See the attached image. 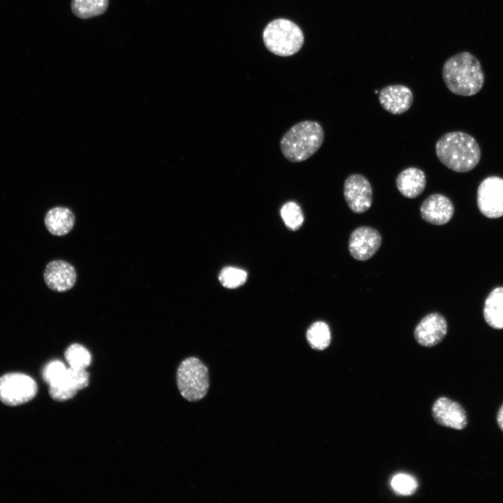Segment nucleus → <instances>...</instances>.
<instances>
[{
  "mask_svg": "<svg viewBox=\"0 0 503 503\" xmlns=\"http://www.w3.org/2000/svg\"><path fill=\"white\" fill-rule=\"evenodd\" d=\"M442 78L451 92L464 96L478 93L484 82V74L479 61L468 52H462L449 58L442 68Z\"/></svg>",
  "mask_w": 503,
  "mask_h": 503,
  "instance_id": "1",
  "label": "nucleus"
},
{
  "mask_svg": "<svg viewBox=\"0 0 503 503\" xmlns=\"http://www.w3.org/2000/svg\"><path fill=\"white\" fill-rule=\"evenodd\" d=\"M435 152L442 164L458 173L472 170L481 159L477 141L462 131L449 132L440 137L436 143Z\"/></svg>",
  "mask_w": 503,
  "mask_h": 503,
  "instance_id": "2",
  "label": "nucleus"
},
{
  "mask_svg": "<svg viewBox=\"0 0 503 503\" xmlns=\"http://www.w3.org/2000/svg\"><path fill=\"white\" fill-rule=\"evenodd\" d=\"M324 140L321 125L305 120L291 126L282 136L280 148L289 161L298 163L311 157L321 147Z\"/></svg>",
  "mask_w": 503,
  "mask_h": 503,
  "instance_id": "3",
  "label": "nucleus"
},
{
  "mask_svg": "<svg viewBox=\"0 0 503 503\" xmlns=\"http://www.w3.org/2000/svg\"><path fill=\"white\" fill-rule=\"evenodd\" d=\"M263 41L272 53L289 57L300 50L304 43V35L295 22L285 18H277L265 26Z\"/></svg>",
  "mask_w": 503,
  "mask_h": 503,
  "instance_id": "4",
  "label": "nucleus"
},
{
  "mask_svg": "<svg viewBox=\"0 0 503 503\" xmlns=\"http://www.w3.org/2000/svg\"><path fill=\"white\" fill-rule=\"evenodd\" d=\"M176 379L180 394L188 401H198L203 399L208 391V370L197 358L189 357L184 359L177 368Z\"/></svg>",
  "mask_w": 503,
  "mask_h": 503,
  "instance_id": "5",
  "label": "nucleus"
},
{
  "mask_svg": "<svg viewBox=\"0 0 503 503\" xmlns=\"http://www.w3.org/2000/svg\"><path fill=\"white\" fill-rule=\"evenodd\" d=\"M38 386L33 378L22 373H8L0 378V400L8 406H18L31 400Z\"/></svg>",
  "mask_w": 503,
  "mask_h": 503,
  "instance_id": "6",
  "label": "nucleus"
},
{
  "mask_svg": "<svg viewBox=\"0 0 503 503\" xmlns=\"http://www.w3.org/2000/svg\"><path fill=\"white\" fill-rule=\"evenodd\" d=\"M477 205L488 218L503 216V178L490 176L484 179L477 189Z\"/></svg>",
  "mask_w": 503,
  "mask_h": 503,
  "instance_id": "7",
  "label": "nucleus"
},
{
  "mask_svg": "<svg viewBox=\"0 0 503 503\" xmlns=\"http://www.w3.org/2000/svg\"><path fill=\"white\" fill-rule=\"evenodd\" d=\"M344 197L353 212H365L372 203L371 184L363 175L358 173L351 174L344 181Z\"/></svg>",
  "mask_w": 503,
  "mask_h": 503,
  "instance_id": "8",
  "label": "nucleus"
},
{
  "mask_svg": "<svg viewBox=\"0 0 503 503\" xmlns=\"http://www.w3.org/2000/svg\"><path fill=\"white\" fill-rule=\"evenodd\" d=\"M381 245L379 232L370 226H363L352 231L349 239V251L358 261H367L372 258Z\"/></svg>",
  "mask_w": 503,
  "mask_h": 503,
  "instance_id": "9",
  "label": "nucleus"
},
{
  "mask_svg": "<svg viewBox=\"0 0 503 503\" xmlns=\"http://www.w3.org/2000/svg\"><path fill=\"white\" fill-rule=\"evenodd\" d=\"M447 322L445 318L437 312L425 315L416 326L414 336L421 346L432 347L437 345L447 333Z\"/></svg>",
  "mask_w": 503,
  "mask_h": 503,
  "instance_id": "10",
  "label": "nucleus"
},
{
  "mask_svg": "<svg viewBox=\"0 0 503 503\" xmlns=\"http://www.w3.org/2000/svg\"><path fill=\"white\" fill-rule=\"evenodd\" d=\"M89 374L85 369L67 368L57 383L49 386V393L57 401H65L74 397L77 392L87 386Z\"/></svg>",
  "mask_w": 503,
  "mask_h": 503,
  "instance_id": "11",
  "label": "nucleus"
},
{
  "mask_svg": "<svg viewBox=\"0 0 503 503\" xmlns=\"http://www.w3.org/2000/svg\"><path fill=\"white\" fill-rule=\"evenodd\" d=\"M435 421L440 425L462 430L467 424L465 411L462 406L447 398H438L432 407Z\"/></svg>",
  "mask_w": 503,
  "mask_h": 503,
  "instance_id": "12",
  "label": "nucleus"
},
{
  "mask_svg": "<svg viewBox=\"0 0 503 503\" xmlns=\"http://www.w3.org/2000/svg\"><path fill=\"white\" fill-rule=\"evenodd\" d=\"M454 207L451 201L441 194H433L421 203L420 213L426 222L441 226L447 224L452 218Z\"/></svg>",
  "mask_w": 503,
  "mask_h": 503,
  "instance_id": "13",
  "label": "nucleus"
},
{
  "mask_svg": "<svg viewBox=\"0 0 503 503\" xmlns=\"http://www.w3.org/2000/svg\"><path fill=\"white\" fill-rule=\"evenodd\" d=\"M414 96L411 89L402 85H387L379 92L383 108L393 115H401L411 106Z\"/></svg>",
  "mask_w": 503,
  "mask_h": 503,
  "instance_id": "14",
  "label": "nucleus"
},
{
  "mask_svg": "<svg viewBox=\"0 0 503 503\" xmlns=\"http://www.w3.org/2000/svg\"><path fill=\"white\" fill-rule=\"evenodd\" d=\"M43 277L46 285L50 289L64 292L74 286L77 275L75 268L70 263L55 260L46 265Z\"/></svg>",
  "mask_w": 503,
  "mask_h": 503,
  "instance_id": "15",
  "label": "nucleus"
},
{
  "mask_svg": "<svg viewBox=\"0 0 503 503\" xmlns=\"http://www.w3.org/2000/svg\"><path fill=\"white\" fill-rule=\"evenodd\" d=\"M396 187L406 198H415L424 191L426 184L425 173L416 167L402 170L395 180Z\"/></svg>",
  "mask_w": 503,
  "mask_h": 503,
  "instance_id": "16",
  "label": "nucleus"
},
{
  "mask_svg": "<svg viewBox=\"0 0 503 503\" xmlns=\"http://www.w3.org/2000/svg\"><path fill=\"white\" fill-rule=\"evenodd\" d=\"M44 221L50 233L61 236L67 234L73 228L75 216L67 207H56L47 212Z\"/></svg>",
  "mask_w": 503,
  "mask_h": 503,
  "instance_id": "17",
  "label": "nucleus"
},
{
  "mask_svg": "<svg viewBox=\"0 0 503 503\" xmlns=\"http://www.w3.org/2000/svg\"><path fill=\"white\" fill-rule=\"evenodd\" d=\"M483 316L490 326L503 329V287H497L490 293L485 301Z\"/></svg>",
  "mask_w": 503,
  "mask_h": 503,
  "instance_id": "18",
  "label": "nucleus"
},
{
  "mask_svg": "<svg viewBox=\"0 0 503 503\" xmlns=\"http://www.w3.org/2000/svg\"><path fill=\"white\" fill-rule=\"evenodd\" d=\"M306 337L310 347L319 351L326 349L331 341L330 328L326 322L321 321H316L309 327Z\"/></svg>",
  "mask_w": 503,
  "mask_h": 503,
  "instance_id": "19",
  "label": "nucleus"
},
{
  "mask_svg": "<svg viewBox=\"0 0 503 503\" xmlns=\"http://www.w3.org/2000/svg\"><path fill=\"white\" fill-rule=\"evenodd\" d=\"M71 9L78 17L88 19L103 14L108 6V0H72Z\"/></svg>",
  "mask_w": 503,
  "mask_h": 503,
  "instance_id": "20",
  "label": "nucleus"
},
{
  "mask_svg": "<svg viewBox=\"0 0 503 503\" xmlns=\"http://www.w3.org/2000/svg\"><path fill=\"white\" fill-rule=\"evenodd\" d=\"M65 358L71 367L85 369L92 360L89 351L80 344H72L66 350Z\"/></svg>",
  "mask_w": 503,
  "mask_h": 503,
  "instance_id": "21",
  "label": "nucleus"
},
{
  "mask_svg": "<svg viewBox=\"0 0 503 503\" xmlns=\"http://www.w3.org/2000/svg\"><path fill=\"white\" fill-rule=\"evenodd\" d=\"M285 225L291 230H298L302 224L304 215L299 205L293 201L286 203L280 210Z\"/></svg>",
  "mask_w": 503,
  "mask_h": 503,
  "instance_id": "22",
  "label": "nucleus"
},
{
  "mask_svg": "<svg viewBox=\"0 0 503 503\" xmlns=\"http://www.w3.org/2000/svg\"><path fill=\"white\" fill-rule=\"evenodd\" d=\"M247 272L235 267H226L219 275L221 284L228 289H235L242 285L247 280Z\"/></svg>",
  "mask_w": 503,
  "mask_h": 503,
  "instance_id": "23",
  "label": "nucleus"
},
{
  "mask_svg": "<svg viewBox=\"0 0 503 503\" xmlns=\"http://www.w3.org/2000/svg\"><path fill=\"white\" fill-rule=\"evenodd\" d=\"M391 486L396 494L408 496L413 495L416 492L418 483L414 476L401 473L395 475L392 478Z\"/></svg>",
  "mask_w": 503,
  "mask_h": 503,
  "instance_id": "24",
  "label": "nucleus"
},
{
  "mask_svg": "<svg viewBox=\"0 0 503 503\" xmlns=\"http://www.w3.org/2000/svg\"><path fill=\"white\" fill-rule=\"evenodd\" d=\"M67 368L65 365L58 360L48 363L43 370L44 381L49 385L57 383L64 376Z\"/></svg>",
  "mask_w": 503,
  "mask_h": 503,
  "instance_id": "25",
  "label": "nucleus"
},
{
  "mask_svg": "<svg viewBox=\"0 0 503 503\" xmlns=\"http://www.w3.org/2000/svg\"><path fill=\"white\" fill-rule=\"evenodd\" d=\"M497 421L499 427L503 431V404L502 405L498 411Z\"/></svg>",
  "mask_w": 503,
  "mask_h": 503,
  "instance_id": "26",
  "label": "nucleus"
},
{
  "mask_svg": "<svg viewBox=\"0 0 503 503\" xmlns=\"http://www.w3.org/2000/svg\"><path fill=\"white\" fill-rule=\"evenodd\" d=\"M375 93H376V94L379 93V91H378V90H375Z\"/></svg>",
  "mask_w": 503,
  "mask_h": 503,
  "instance_id": "27",
  "label": "nucleus"
}]
</instances>
